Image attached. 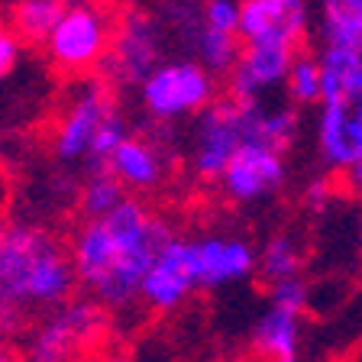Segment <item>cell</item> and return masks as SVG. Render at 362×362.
<instances>
[{
	"label": "cell",
	"mask_w": 362,
	"mask_h": 362,
	"mask_svg": "<svg viewBox=\"0 0 362 362\" xmlns=\"http://www.w3.org/2000/svg\"><path fill=\"white\" fill-rule=\"evenodd\" d=\"M175 240L162 214L129 197L123 207L98 220H84L68 249L78 285L104 310H123L139 298L156 259Z\"/></svg>",
	"instance_id": "obj_1"
},
{
	"label": "cell",
	"mask_w": 362,
	"mask_h": 362,
	"mask_svg": "<svg viewBox=\"0 0 362 362\" xmlns=\"http://www.w3.org/2000/svg\"><path fill=\"white\" fill-rule=\"evenodd\" d=\"M78 285L71 249L45 226L13 223L0 256V337H16L36 314L71 301Z\"/></svg>",
	"instance_id": "obj_2"
},
{
	"label": "cell",
	"mask_w": 362,
	"mask_h": 362,
	"mask_svg": "<svg viewBox=\"0 0 362 362\" xmlns=\"http://www.w3.org/2000/svg\"><path fill=\"white\" fill-rule=\"evenodd\" d=\"M324 98L317 104V156L327 172H353L362 158V55L320 49Z\"/></svg>",
	"instance_id": "obj_3"
},
{
	"label": "cell",
	"mask_w": 362,
	"mask_h": 362,
	"mask_svg": "<svg viewBox=\"0 0 362 362\" xmlns=\"http://www.w3.org/2000/svg\"><path fill=\"white\" fill-rule=\"evenodd\" d=\"M269 100H236L220 98L201 117H194L188 146L191 172L201 181H217L230 168L233 156L249 143H259L262 113Z\"/></svg>",
	"instance_id": "obj_4"
},
{
	"label": "cell",
	"mask_w": 362,
	"mask_h": 362,
	"mask_svg": "<svg viewBox=\"0 0 362 362\" xmlns=\"http://www.w3.org/2000/svg\"><path fill=\"white\" fill-rule=\"evenodd\" d=\"M168 26L162 13L129 7L120 13L113 42L100 65V81L107 88H143V81L162 65L168 45Z\"/></svg>",
	"instance_id": "obj_5"
},
{
	"label": "cell",
	"mask_w": 362,
	"mask_h": 362,
	"mask_svg": "<svg viewBox=\"0 0 362 362\" xmlns=\"http://www.w3.org/2000/svg\"><path fill=\"white\" fill-rule=\"evenodd\" d=\"M107 330V314L90 298H71L49 310L26 337L23 362H75Z\"/></svg>",
	"instance_id": "obj_6"
},
{
	"label": "cell",
	"mask_w": 362,
	"mask_h": 362,
	"mask_svg": "<svg viewBox=\"0 0 362 362\" xmlns=\"http://www.w3.org/2000/svg\"><path fill=\"white\" fill-rule=\"evenodd\" d=\"M139 104L152 120H181L201 117L217 104V75H211L194 59H165L139 88Z\"/></svg>",
	"instance_id": "obj_7"
},
{
	"label": "cell",
	"mask_w": 362,
	"mask_h": 362,
	"mask_svg": "<svg viewBox=\"0 0 362 362\" xmlns=\"http://www.w3.org/2000/svg\"><path fill=\"white\" fill-rule=\"evenodd\" d=\"M113 20L110 7L98 4H65V13L55 23L52 36L45 39V55L55 68L68 75H84L104 65L113 42Z\"/></svg>",
	"instance_id": "obj_8"
},
{
	"label": "cell",
	"mask_w": 362,
	"mask_h": 362,
	"mask_svg": "<svg viewBox=\"0 0 362 362\" xmlns=\"http://www.w3.org/2000/svg\"><path fill=\"white\" fill-rule=\"evenodd\" d=\"M117 100L104 81H81L68 94L52 129V156L65 165H90L104 127L117 117Z\"/></svg>",
	"instance_id": "obj_9"
},
{
	"label": "cell",
	"mask_w": 362,
	"mask_h": 362,
	"mask_svg": "<svg viewBox=\"0 0 362 362\" xmlns=\"http://www.w3.org/2000/svg\"><path fill=\"white\" fill-rule=\"evenodd\" d=\"M165 26L168 36L185 45L188 59L204 65L211 75H230L233 71L243 42L240 36L214 30L204 16V4H172V7H165Z\"/></svg>",
	"instance_id": "obj_10"
},
{
	"label": "cell",
	"mask_w": 362,
	"mask_h": 362,
	"mask_svg": "<svg viewBox=\"0 0 362 362\" xmlns=\"http://www.w3.org/2000/svg\"><path fill=\"white\" fill-rule=\"evenodd\" d=\"M259 249L243 236H197L188 240V262L197 288L211 291L243 281L256 272Z\"/></svg>",
	"instance_id": "obj_11"
},
{
	"label": "cell",
	"mask_w": 362,
	"mask_h": 362,
	"mask_svg": "<svg viewBox=\"0 0 362 362\" xmlns=\"http://www.w3.org/2000/svg\"><path fill=\"white\" fill-rule=\"evenodd\" d=\"M310 7L304 0H243L240 42H279L301 49L310 33Z\"/></svg>",
	"instance_id": "obj_12"
},
{
	"label": "cell",
	"mask_w": 362,
	"mask_h": 362,
	"mask_svg": "<svg viewBox=\"0 0 362 362\" xmlns=\"http://www.w3.org/2000/svg\"><path fill=\"white\" fill-rule=\"evenodd\" d=\"M301 49L279 42H246L240 49L233 71L226 75L230 98L236 100H265L275 88L288 81L291 65Z\"/></svg>",
	"instance_id": "obj_13"
},
{
	"label": "cell",
	"mask_w": 362,
	"mask_h": 362,
	"mask_svg": "<svg viewBox=\"0 0 362 362\" xmlns=\"http://www.w3.org/2000/svg\"><path fill=\"white\" fill-rule=\"evenodd\" d=\"M285 178H288L285 152L249 143L236 152L230 168L223 172L220 191L236 204H249V201H262V197H272L275 191H281Z\"/></svg>",
	"instance_id": "obj_14"
},
{
	"label": "cell",
	"mask_w": 362,
	"mask_h": 362,
	"mask_svg": "<svg viewBox=\"0 0 362 362\" xmlns=\"http://www.w3.org/2000/svg\"><path fill=\"white\" fill-rule=\"evenodd\" d=\"M194 291H197V281L191 275V262H188V240L175 236L165 246V252L156 259L149 275H146L139 301L149 310L168 314V310H178Z\"/></svg>",
	"instance_id": "obj_15"
},
{
	"label": "cell",
	"mask_w": 362,
	"mask_h": 362,
	"mask_svg": "<svg viewBox=\"0 0 362 362\" xmlns=\"http://www.w3.org/2000/svg\"><path fill=\"white\" fill-rule=\"evenodd\" d=\"M110 168L129 191H156L168 178L172 168V152L168 146L156 143L149 136H129L120 149L113 152Z\"/></svg>",
	"instance_id": "obj_16"
},
{
	"label": "cell",
	"mask_w": 362,
	"mask_h": 362,
	"mask_svg": "<svg viewBox=\"0 0 362 362\" xmlns=\"http://www.w3.org/2000/svg\"><path fill=\"white\" fill-rule=\"evenodd\" d=\"M314 23L324 49L362 55V0H327Z\"/></svg>",
	"instance_id": "obj_17"
},
{
	"label": "cell",
	"mask_w": 362,
	"mask_h": 362,
	"mask_svg": "<svg viewBox=\"0 0 362 362\" xmlns=\"http://www.w3.org/2000/svg\"><path fill=\"white\" fill-rule=\"evenodd\" d=\"M249 349L265 356H279V359H298V349H301V317H294L279 308H265V314L252 327Z\"/></svg>",
	"instance_id": "obj_18"
},
{
	"label": "cell",
	"mask_w": 362,
	"mask_h": 362,
	"mask_svg": "<svg viewBox=\"0 0 362 362\" xmlns=\"http://www.w3.org/2000/svg\"><path fill=\"white\" fill-rule=\"evenodd\" d=\"M304 259H308V249L294 233L281 230V233H272L269 240L259 246V259H256V275L265 285H279L288 279H301L304 272Z\"/></svg>",
	"instance_id": "obj_19"
},
{
	"label": "cell",
	"mask_w": 362,
	"mask_h": 362,
	"mask_svg": "<svg viewBox=\"0 0 362 362\" xmlns=\"http://www.w3.org/2000/svg\"><path fill=\"white\" fill-rule=\"evenodd\" d=\"M62 13H65V4H59V0H20V4L10 7L7 23L13 26V33L20 39L45 45V39L55 30V23L62 20Z\"/></svg>",
	"instance_id": "obj_20"
},
{
	"label": "cell",
	"mask_w": 362,
	"mask_h": 362,
	"mask_svg": "<svg viewBox=\"0 0 362 362\" xmlns=\"http://www.w3.org/2000/svg\"><path fill=\"white\" fill-rule=\"evenodd\" d=\"M127 201H129L127 188H123V181L117 178L110 168H104V172H90L88 178L81 181V188H78V207H81L84 220L107 217V214H113Z\"/></svg>",
	"instance_id": "obj_21"
},
{
	"label": "cell",
	"mask_w": 362,
	"mask_h": 362,
	"mask_svg": "<svg viewBox=\"0 0 362 362\" xmlns=\"http://www.w3.org/2000/svg\"><path fill=\"white\" fill-rule=\"evenodd\" d=\"M285 90L294 107L320 104V98H324V65H320V55L301 49L291 65V75L285 81Z\"/></svg>",
	"instance_id": "obj_22"
},
{
	"label": "cell",
	"mask_w": 362,
	"mask_h": 362,
	"mask_svg": "<svg viewBox=\"0 0 362 362\" xmlns=\"http://www.w3.org/2000/svg\"><path fill=\"white\" fill-rule=\"evenodd\" d=\"M310 304V285L304 279H288L269 288V308L288 310L294 317H304Z\"/></svg>",
	"instance_id": "obj_23"
},
{
	"label": "cell",
	"mask_w": 362,
	"mask_h": 362,
	"mask_svg": "<svg viewBox=\"0 0 362 362\" xmlns=\"http://www.w3.org/2000/svg\"><path fill=\"white\" fill-rule=\"evenodd\" d=\"M204 16H207V23L214 30L240 36V4H233V0H207L204 4Z\"/></svg>",
	"instance_id": "obj_24"
},
{
	"label": "cell",
	"mask_w": 362,
	"mask_h": 362,
	"mask_svg": "<svg viewBox=\"0 0 362 362\" xmlns=\"http://www.w3.org/2000/svg\"><path fill=\"white\" fill-rule=\"evenodd\" d=\"M20 52H23V39L13 33L10 23L0 20V81H7L13 75L16 62H20Z\"/></svg>",
	"instance_id": "obj_25"
},
{
	"label": "cell",
	"mask_w": 362,
	"mask_h": 362,
	"mask_svg": "<svg viewBox=\"0 0 362 362\" xmlns=\"http://www.w3.org/2000/svg\"><path fill=\"white\" fill-rule=\"evenodd\" d=\"M333 201V178L330 175H317V178H310L308 185H304V204H308L310 211H327Z\"/></svg>",
	"instance_id": "obj_26"
},
{
	"label": "cell",
	"mask_w": 362,
	"mask_h": 362,
	"mask_svg": "<svg viewBox=\"0 0 362 362\" xmlns=\"http://www.w3.org/2000/svg\"><path fill=\"white\" fill-rule=\"evenodd\" d=\"M343 181H346V188L353 191V194H362V158L353 165V172L343 175Z\"/></svg>",
	"instance_id": "obj_27"
},
{
	"label": "cell",
	"mask_w": 362,
	"mask_h": 362,
	"mask_svg": "<svg viewBox=\"0 0 362 362\" xmlns=\"http://www.w3.org/2000/svg\"><path fill=\"white\" fill-rule=\"evenodd\" d=\"M240 362H298V359H279V356H265V353H256V349H246Z\"/></svg>",
	"instance_id": "obj_28"
},
{
	"label": "cell",
	"mask_w": 362,
	"mask_h": 362,
	"mask_svg": "<svg viewBox=\"0 0 362 362\" xmlns=\"http://www.w3.org/2000/svg\"><path fill=\"white\" fill-rule=\"evenodd\" d=\"M0 362H13V353H10V346L0 339Z\"/></svg>",
	"instance_id": "obj_29"
},
{
	"label": "cell",
	"mask_w": 362,
	"mask_h": 362,
	"mask_svg": "<svg viewBox=\"0 0 362 362\" xmlns=\"http://www.w3.org/2000/svg\"><path fill=\"white\" fill-rule=\"evenodd\" d=\"M104 362H133V359H127V356H123V353H113V356H107Z\"/></svg>",
	"instance_id": "obj_30"
},
{
	"label": "cell",
	"mask_w": 362,
	"mask_h": 362,
	"mask_svg": "<svg viewBox=\"0 0 362 362\" xmlns=\"http://www.w3.org/2000/svg\"><path fill=\"white\" fill-rule=\"evenodd\" d=\"M4 236H7V226L0 223V256H4Z\"/></svg>",
	"instance_id": "obj_31"
},
{
	"label": "cell",
	"mask_w": 362,
	"mask_h": 362,
	"mask_svg": "<svg viewBox=\"0 0 362 362\" xmlns=\"http://www.w3.org/2000/svg\"><path fill=\"white\" fill-rule=\"evenodd\" d=\"M359 265H362V220H359Z\"/></svg>",
	"instance_id": "obj_32"
},
{
	"label": "cell",
	"mask_w": 362,
	"mask_h": 362,
	"mask_svg": "<svg viewBox=\"0 0 362 362\" xmlns=\"http://www.w3.org/2000/svg\"><path fill=\"white\" fill-rule=\"evenodd\" d=\"M13 362H20V359H13Z\"/></svg>",
	"instance_id": "obj_33"
}]
</instances>
